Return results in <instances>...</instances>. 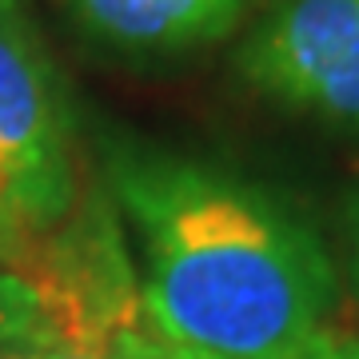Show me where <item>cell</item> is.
I'll return each mask as SVG.
<instances>
[{"instance_id": "cell-1", "label": "cell", "mask_w": 359, "mask_h": 359, "mask_svg": "<svg viewBox=\"0 0 359 359\" xmlns=\"http://www.w3.org/2000/svg\"><path fill=\"white\" fill-rule=\"evenodd\" d=\"M108 196L140 252L152 323L196 359H295L327 327L335 264L259 184L192 156L120 148Z\"/></svg>"}, {"instance_id": "cell-2", "label": "cell", "mask_w": 359, "mask_h": 359, "mask_svg": "<svg viewBox=\"0 0 359 359\" xmlns=\"http://www.w3.org/2000/svg\"><path fill=\"white\" fill-rule=\"evenodd\" d=\"M0 204L56 228L76 204L72 116L20 0H0Z\"/></svg>"}, {"instance_id": "cell-3", "label": "cell", "mask_w": 359, "mask_h": 359, "mask_svg": "<svg viewBox=\"0 0 359 359\" xmlns=\"http://www.w3.org/2000/svg\"><path fill=\"white\" fill-rule=\"evenodd\" d=\"M240 72L359 144V0H276L240 48Z\"/></svg>"}, {"instance_id": "cell-4", "label": "cell", "mask_w": 359, "mask_h": 359, "mask_svg": "<svg viewBox=\"0 0 359 359\" xmlns=\"http://www.w3.org/2000/svg\"><path fill=\"white\" fill-rule=\"evenodd\" d=\"M96 44L128 56H176L228 36L248 0H65Z\"/></svg>"}, {"instance_id": "cell-5", "label": "cell", "mask_w": 359, "mask_h": 359, "mask_svg": "<svg viewBox=\"0 0 359 359\" xmlns=\"http://www.w3.org/2000/svg\"><path fill=\"white\" fill-rule=\"evenodd\" d=\"M40 323H44V311H40L36 287L20 271L0 268V347L36 332Z\"/></svg>"}, {"instance_id": "cell-6", "label": "cell", "mask_w": 359, "mask_h": 359, "mask_svg": "<svg viewBox=\"0 0 359 359\" xmlns=\"http://www.w3.org/2000/svg\"><path fill=\"white\" fill-rule=\"evenodd\" d=\"M0 359H108V355H104L100 347L84 344V339L60 335L44 320L36 332H28V335H20V339L0 347Z\"/></svg>"}, {"instance_id": "cell-7", "label": "cell", "mask_w": 359, "mask_h": 359, "mask_svg": "<svg viewBox=\"0 0 359 359\" xmlns=\"http://www.w3.org/2000/svg\"><path fill=\"white\" fill-rule=\"evenodd\" d=\"M32 259V228L0 204V268L20 271Z\"/></svg>"}, {"instance_id": "cell-8", "label": "cell", "mask_w": 359, "mask_h": 359, "mask_svg": "<svg viewBox=\"0 0 359 359\" xmlns=\"http://www.w3.org/2000/svg\"><path fill=\"white\" fill-rule=\"evenodd\" d=\"M295 359H359V335L323 327V332L316 335V339H311Z\"/></svg>"}, {"instance_id": "cell-9", "label": "cell", "mask_w": 359, "mask_h": 359, "mask_svg": "<svg viewBox=\"0 0 359 359\" xmlns=\"http://www.w3.org/2000/svg\"><path fill=\"white\" fill-rule=\"evenodd\" d=\"M347 271H351V287L359 299V196L347 208Z\"/></svg>"}, {"instance_id": "cell-10", "label": "cell", "mask_w": 359, "mask_h": 359, "mask_svg": "<svg viewBox=\"0 0 359 359\" xmlns=\"http://www.w3.org/2000/svg\"><path fill=\"white\" fill-rule=\"evenodd\" d=\"M180 359H196V355H188V351H184V355H180Z\"/></svg>"}]
</instances>
